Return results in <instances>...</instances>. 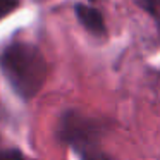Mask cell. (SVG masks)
Listing matches in <instances>:
<instances>
[{
    "label": "cell",
    "mask_w": 160,
    "mask_h": 160,
    "mask_svg": "<svg viewBox=\"0 0 160 160\" xmlns=\"http://www.w3.org/2000/svg\"><path fill=\"white\" fill-rule=\"evenodd\" d=\"M0 69L7 78L9 84L19 97L33 98L47 78V62L40 48L33 43L16 40L0 52Z\"/></svg>",
    "instance_id": "1"
},
{
    "label": "cell",
    "mask_w": 160,
    "mask_h": 160,
    "mask_svg": "<svg viewBox=\"0 0 160 160\" xmlns=\"http://www.w3.org/2000/svg\"><path fill=\"white\" fill-rule=\"evenodd\" d=\"M78 16V21L83 24V28L86 29L88 33L95 36H105L107 33V28H105V21H103V16L98 9L90 7L86 4H78L74 7Z\"/></svg>",
    "instance_id": "2"
},
{
    "label": "cell",
    "mask_w": 160,
    "mask_h": 160,
    "mask_svg": "<svg viewBox=\"0 0 160 160\" xmlns=\"http://www.w3.org/2000/svg\"><path fill=\"white\" fill-rule=\"evenodd\" d=\"M78 152H79V155H81V160H114L112 157H108L107 153L95 150L91 145L79 146V148H78Z\"/></svg>",
    "instance_id": "3"
},
{
    "label": "cell",
    "mask_w": 160,
    "mask_h": 160,
    "mask_svg": "<svg viewBox=\"0 0 160 160\" xmlns=\"http://www.w3.org/2000/svg\"><path fill=\"white\" fill-rule=\"evenodd\" d=\"M139 5H143L153 16V19L157 21L160 29V0H139Z\"/></svg>",
    "instance_id": "4"
},
{
    "label": "cell",
    "mask_w": 160,
    "mask_h": 160,
    "mask_svg": "<svg viewBox=\"0 0 160 160\" xmlns=\"http://www.w3.org/2000/svg\"><path fill=\"white\" fill-rule=\"evenodd\" d=\"M19 5V0H0V19L7 18L12 11H16Z\"/></svg>",
    "instance_id": "5"
},
{
    "label": "cell",
    "mask_w": 160,
    "mask_h": 160,
    "mask_svg": "<svg viewBox=\"0 0 160 160\" xmlns=\"http://www.w3.org/2000/svg\"><path fill=\"white\" fill-rule=\"evenodd\" d=\"M0 160H24L21 153L14 152V150H7V152H0Z\"/></svg>",
    "instance_id": "6"
}]
</instances>
